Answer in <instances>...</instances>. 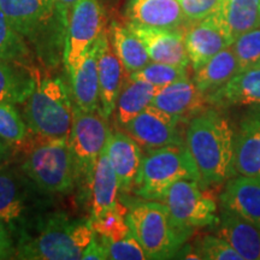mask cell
I'll use <instances>...</instances> for the list:
<instances>
[{"mask_svg": "<svg viewBox=\"0 0 260 260\" xmlns=\"http://www.w3.org/2000/svg\"><path fill=\"white\" fill-rule=\"evenodd\" d=\"M186 145L200 174V186L222 184L235 176V132L216 109L193 117L186 128Z\"/></svg>", "mask_w": 260, "mask_h": 260, "instance_id": "cell-1", "label": "cell"}, {"mask_svg": "<svg viewBox=\"0 0 260 260\" xmlns=\"http://www.w3.org/2000/svg\"><path fill=\"white\" fill-rule=\"evenodd\" d=\"M90 220H70L53 214L42 220L34 235L21 236L17 258L31 260H79L93 240Z\"/></svg>", "mask_w": 260, "mask_h": 260, "instance_id": "cell-2", "label": "cell"}, {"mask_svg": "<svg viewBox=\"0 0 260 260\" xmlns=\"http://www.w3.org/2000/svg\"><path fill=\"white\" fill-rule=\"evenodd\" d=\"M34 73L35 84L25 100L24 118L28 129L41 139H69L74 106L63 81Z\"/></svg>", "mask_w": 260, "mask_h": 260, "instance_id": "cell-3", "label": "cell"}, {"mask_svg": "<svg viewBox=\"0 0 260 260\" xmlns=\"http://www.w3.org/2000/svg\"><path fill=\"white\" fill-rule=\"evenodd\" d=\"M125 220L147 258L154 260L176 258L194 232L177 226L167 206L155 200L138 201L126 212Z\"/></svg>", "mask_w": 260, "mask_h": 260, "instance_id": "cell-4", "label": "cell"}, {"mask_svg": "<svg viewBox=\"0 0 260 260\" xmlns=\"http://www.w3.org/2000/svg\"><path fill=\"white\" fill-rule=\"evenodd\" d=\"M0 9L16 30L45 52L65 42L69 14L57 0H0Z\"/></svg>", "mask_w": 260, "mask_h": 260, "instance_id": "cell-5", "label": "cell"}, {"mask_svg": "<svg viewBox=\"0 0 260 260\" xmlns=\"http://www.w3.org/2000/svg\"><path fill=\"white\" fill-rule=\"evenodd\" d=\"M181 180L200 184V174L186 142L149 152L142 159L133 189L144 200H160L165 191Z\"/></svg>", "mask_w": 260, "mask_h": 260, "instance_id": "cell-6", "label": "cell"}, {"mask_svg": "<svg viewBox=\"0 0 260 260\" xmlns=\"http://www.w3.org/2000/svg\"><path fill=\"white\" fill-rule=\"evenodd\" d=\"M22 169L46 193H69L77 176L69 139H42L25 157Z\"/></svg>", "mask_w": 260, "mask_h": 260, "instance_id": "cell-7", "label": "cell"}, {"mask_svg": "<svg viewBox=\"0 0 260 260\" xmlns=\"http://www.w3.org/2000/svg\"><path fill=\"white\" fill-rule=\"evenodd\" d=\"M160 201L174 223L182 229L194 230L218 223L216 200L201 189L197 181H177L165 191Z\"/></svg>", "mask_w": 260, "mask_h": 260, "instance_id": "cell-8", "label": "cell"}, {"mask_svg": "<svg viewBox=\"0 0 260 260\" xmlns=\"http://www.w3.org/2000/svg\"><path fill=\"white\" fill-rule=\"evenodd\" d=\"M110 132L107 117L102 110L83 111L74 106V119L69 135L77 176H84L89 182L98 158L105 148Z\"/></svg>", "mask_w": 260, "mask_h": 260, "instance_id": "cell-9", "label": "cell"}, {"mask_svg": "<svg viewBox=\"0 0 260 260\" xmlns=\"http://www.w3.org/2000/svg\"><path fill=\"white\" fill-rule=\"evenodd\" d=\"M105 29V18L98 0H80L69 15L63 59L69 75L79 68L89 48Z\"/></svg>", "mask_w": 260, "mask_h": 260, "instance_id": "cell-10", "label": "cell"}, {"mask_svg": "<svg viewBox=\"0 0 260 260\" xmlns=\"http://www.w3.org/2000/svg\"><path fill=\"white\" fill-rule=\"evenodd\" d=\"M180 119L153 105L139 113L124 128V132L147 153L172 145L184 144L180 132Z\"/></svg>", "mask_w": 260, "mask_h": 260, "instance_id": "cell-11", "label": "cell"}, {"mask_svg": "<svg viewBox=\"0 0 260 260\" xmlns=\"http://www.w3.org/2000/svg\"><path fill=\"white\" fill-rule=\"evenodd\" d=\"M234 39L216 14L184 29V45L194 71L200 69L220 51L232 46Z\"/></svg>", "mask_w": 260, "mask_h": 260, "instance_id": "cell-12", "label": "cell"}, {"mask_svg": "<svg viewBox=\"0 0 260 260\" xmlns=\"http://www.w3.org/2000/svg\"><path fill=\"white\" fill-rule=\"evenodd\" d=\"M126 27L145 45L151 61L186 68L190 64L184 45V29L151 28L132 22Z\"/></svg>", "mask_w": 260, "mask_h": 260, "instance_id": "cell-13", "label": "cell"}, {"mask_svg": "<svg viewBox=\"0 0 260 260\" xmlns=\"http://www.w3.org/2000/svg\"><path fill=\"white\" fill-rule=\"evenodd\" d=\"M124 67L110 44L109 30L98 39V73L100 84V109L109 118L115 111L117 99L124 82Z\"/></svg>", "mask_w": 260, "mask_h": 260, "instance_id": "cell-14", "label": "cell"}, {"mask_svg": "<svg viewBox=\"0 0 260 260\" xmlns=\"http://www.w3.org/2000/svg\"><path fill=\"white\" fill-rule=\"evenodd\" d=\"M152 105L181 122L188 123L193 117L209 109L210 104L207 103L206 95L188 79L177 81L159 89Z\"/></svg>", "mask_w": 260, "mask_h": 260, "instance_id": "cell-15", "label": "cell"}, {"mask_svg": "<svg viewBox=\"0 0 260 260\" xmlns=\"http://www.w3.org/2000/svg\"><path fill=\"white\" fill-rule=\"evenodd\" d=\"M235 134V170L242 176H260V106H249Z\"/></svg>", "mask_w": 260, "mask_h": 260, "instance_id": "cell-16", "label": "cell"}, {"mask_svg": "<svg viewBox=\"0 0 260 260\" xmlns=\"http://www.w3.org/2000/svg\"><path fill=\"white\" fill-rule=\"evenodd\" d=\"M105 148L118 178L119 189L130 191L134 188L136 176L144 159L141 147L125 132H110Z\"/></svg>", "mask_w": 260, "mask_h": 260, "instance_id": "cell-17", "label": "cell"}, {"mask_svg": "<svg viewBox=\"0 0 260 260\" xmlns=\"http://www.w3.org/2000/svg\"><path fill=\"white\" fill-rule=\"evenodd\" d=\"M126 17L134 24L161 29H178L187 21L178 0H132Z\"/></svg>", "mask_w": 260, "mask_h": 260, "instance_id": "cell-18", "label": "cell"}, {"mask_svg": "<svg viewBox=\"0 0 260 260\" xmlns=\"http://www.w3.org/2000/svg\"><path fill=\"white\" fill-rule=\"evenodd\" d=\"M220 203L224 210L233 211L260 226V176L239 175L228 180Z\"/></svg>", "mask_w": 260, "mask_h": 260, "instance_id": "cell-19", "label": "cell"}, {"mask_svg": "<svg viewBox=\"0 0 260 260\" xmlns=\"http://www.w3.org/2000/svg\"><path fill=\"white\" fill-rule=\"evenodd\" d=\"M217 224V235L229 242L243 260H260V226L224 209Z\"/></svg>", "mask_w": 260, "mask_h": 260, "instance_id": "cell-20", "label": "cell"}, {"mask_svg": "<svg viewBox=\"0 0 260 260\" xmlns=\"http://www.w3.org/2000/svg\"><path fill=\"white\" fill-rule=\"evenodd\" d=\"M210 106L228 109L234 106H260V69L237 74L229 82L206 95Z\"/></svg>", "mask_w": 260, "mask_h": 260, "instance_id": "cell-21", "label": "cell"}, {"mask_svg": "<svg viewBox=\"0 0 260 260\" xmlns=\"http://www.w3.org/2000/svg\"><path fill=\"white\" fill-rule=\"evenodd\" d=\"M88 184L90 190V219L98 218L119 204L118 178L110 162L106 148H104L98 158Z\"/></svg>", "mask_w": 260, "mask_h": 260, "instance_id": "cell-22", "label": "cell"}, {"mask_svg": "<svg viewBox=\"0 0 260 260\" xmlns=\"http://www.w3.org/2000/svg\"><path fill=\"white\" fill-rule=\"evenodd\" d=\"M70 79L75 106L83 111L102 110L98 73V40L87 52L79 68L70 74Z\"/></svg>", "mask_w": 260, "mask_h": 260, "instance_id": "cell-23", "label": "cell"}, {"mask_svg": "<svg viewBox=\"0 0 260 260\" xmlns=\"http://www.w3.org/2000/svg\"><path fill=\"white\" fill-rule=\"evenodd\" d=\"M159 89L160 88L146 81L133 79L132 76L126 77L116 104L117 124L121 128H124L132 119L144 111L146 107L152 105V102Z\"/></svg>", "mask_w": 260, "mask_h": 260, "instance_id": "cell-24", "label": "cell"}, {"mask_svg": "<svg viewBox=\"0 0 260 260\" xmlns=\"http://www.w3.org/2000/svg\"><path fill=\"white\" fill-rule=\"evenodd\" d=\"M237 74H240L239 63L233 47L229 46L211 58L200 69L195 70L193 82L201 93L209 95Z\"/></svg>", "mask_w": 260, "mask_h": 260, "instance_id": "cell-25", "label": "cell"}, {"mask_svg": "<svg viewBox=\"0 0 260 260\" xmlns=\"http://www.w3.org/2000/svg\"><path fill=\"white\" fill-rule=\"evenodd\" d=\"M216 16L235 41L243 32L260 25V0H224Z\"/></svg>", "mask_w": 260, "mask_h": 260, "instance_id": "cell-26", "label": "cell"}, {"mask_svg": "<svg viewBox=\"0 0 260 260\" xmlns=\"http://www.w3.org/2000/svg\"><path fill=\"white\" fill-rule=\"evenodd\" d=\"M109 34L111 35L113 50L128 74L141 70L151 61L145 45L128 27L112 22Z\"/></svg>", "mask_w": 260, "mask_h": 260, "instance_id": "cell-27", "label": "cell"}, {"mask_svg": "<svg viewBox=\"0 0 260 260\" xmlns=\"http://www.w3.org/2000/svg\"><path fill=\"white\" fill-rule=\"evenodd\" d=\"M32 70H18L12 63L0 60V103H24L34 88Z\"/></svg>", "mask_w": 260, "mask_h": 260, "instance_id": "cell-28", "label": "cell"}, {"mask_svg": "<svg viewBox=\"0 0 260 260\" xmlns=\"http://www.w3.org/2000/svg\"><path fill=\"white\" fill-rule=\"evenodd\" d=\"M24 191L10 171L0 172V220L5 224L18 222L25 211Z\"/></svg>", "mask_w": 260, "mask_h": 260, "instance_id": "cell-29", "label": "cell"}, {"mask_svg": "<svg viewBox=\"0 0 260 260\" xmlns=\"http://www.w3.org/2000/svg\"><path fill=\"white\" fill-rule=\"evenodd\" d=\"M29 50L24 38L12 27L0 9V60L25 65Z\"/></svg>", "mask_w": 260, "mask_h": 260, "instance_id": "cell-30", "label": "cell"}, {"mask_svg": "<svg viewBox=\"0 0 260 260\" xmlns=\"http://www.w3.org/2000/svg\"><path fill=\"white\" fill-rule=\"evenodd\" d=\"M129 76H132L133 79L146 81L158 88L167 87L177 81L189 79L186 67L157 63V61H149L145 68L136 73L129 74Z\"/></svg>", "mask_w": 260, "mask_h": 260, "instance_id": "cell-31", "label": "cell"}, {"mask_svg": "<svg viewBox=\"0 0 260 260\" xmlns=\"http://www.w3.org/2000/svg\"><path fill=\"white\" fill-rule=\"evenodd\" d=\"M126 210L123 205L118 204L113 209L104 212L95 219H89L94 233L105 237L110 241L122 240L130 234L128 223L125 220Z\"/></svg>", "mask_w": 260, "mask_h": 260, "instance_id": "cell-32", "label": "cell"}, {"mask_svg": "<svg viewBox=\"0 0 260 260\" xmlns=\"http://www.w3.org/2000/svg\"><path fill=\"white\" fill-rule=\"evenodd\" d=\"M240 73L260 69V25L243 32L232 45Z\"/></svg>", "mask_w": 260, "mask_h": 260, "instance_id": "cell-33", "label": "cell"}, {"mask_svg": "<svg viewBox=\"0 0 260 260\" xmlns=\"http://www.w3.org/2000/svg\"><path fill=\"white\" fill-rule=\"evenodd\" d=\"M28 135V125L12 104L0 103V139L9 146L23 144Z\"/></svg>", "mask_w": 260, "mask_h": 260, "instance_id": "cell-34", "label": "cell"}, {"mask_svg": "<svg viewBox=\"0 0 260 260\" xmlns=\"http://www.w3.org/2000/svg\"><path fill=\"white\" fill-rule=\"evenodd\" d=\"M197 252L200 259L206 260H243L234 247L217 236H205L198 242Z\"/></svg>", "mask_w": 260, "mask_h": 260, "instance_id": "cell-35", "label": "cell"}, {"mask_svg": "<svg viewBox=\"0 0 260 260\" xmlns=\"http://www.w3.org/2000/svg\"><path fill=\"white\" fill-rule=\"evenodd\" d=\"M105 239V237H104ZM107 259L112 260H146L147 255L140 242L130 233L128 236L117 241L105 239Z\"/></svg>", "mask_w": 260, "mask_h": 260, "instance_id": "cell-36", "label": "cell"}, {"mask_svg": "<svg viewBox=\"0 0 260 260\" xmlns=\"http://www.w3.org/2000/svg\"><path fill=\"white\" fill-rule=\"evenodd\" d=\"M224 0H178L187 21L198 22L216 14Z\"/></svg>", "mask_w": 260, "mask_h": 260, "instance_id": "cell-37", "label": "cell"}, {"mask_svg": "<svg viewBox=\"0 0 260 260\" xmlns=\"http://www.w3.org/2000/svg\"><path fill=\"white\" fill-rule=\"evenodd\" d=\"M82 259L84 260H102L107 259L106 255V246H105V239L103 236L94 235L93 240L87 246V248L83 251Z\"/></svg>", "mask_w": 260, "mask_h": 260, "instance_id": "cell-38", "label": "cell"}, {"mask_svg": "<svg viewBox=\"0 0 260 260\" xmlns=\"http://www.w3.org/2000/svg\"><path fill=\"white\" fill-rule=\"evenodd\" d=\"M12 239L10 236L6 224L0 220V259L9 258L12 253Z\"/></svg>", "mask_w": 260, "mask_h": 260, "instance_id": "cell-39", "label": "cell"}, {"mask_svg": "<svg viewBox=\"0 0 260 260\" xmlns=\"http://www.w3.org/2000/svg\"><path fill=\"white\" fill-rule=\"evenodd\" d=\"M79 2L80 0H57V3L60 5V8L63 9L64 11H67L69 15H70L71 10H73L74 6L76 5Z\"/></svg>", "mask_w": 260, "mask_h": 260, "instance_id": "cell-40", "label": "cell"}, {"mask_svg": "<svg viewBox=\"0 0 260 260\" xmlns=\"http://www.w3.org/2000/svg\"><path fill=\"white\" fill-rule=\"evenodd\" d=\"M8 154H9V145L0 139V164H3V162L5 161V159L8 158Z\"/></svg>", "mask_w": 260, "mask_h": 260, "instance_id": "cell-41", "label": "cell"}]
</instances>
